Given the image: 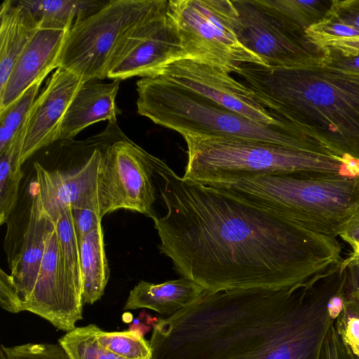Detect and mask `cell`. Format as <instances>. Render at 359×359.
<instances>
[{
  "label": "cell",
  "instance_id": "4dcf8cb0",
  "mask_svg": "<svg viewBox=\"0 0 359 359\" xmlns=\"http://www.w3.org/2000/svg\"><path fill=\"white\" fill-rule=\"evenodd\" d=\"M74 230L79 245L86 236L99 227L102 217L99 212L91 209H72Z\"/></svg>",
  "mask_w": 359,
  "mask_h": 359
},
{
  "label": "cell",
  "instance_id": "e0dca14e",
  "mask_svg": "<svg viewBox=\"0 0 359 359\" xmlns=\"http://www.w3.org/2000/svg\"><path fill=\"white\" fill-rule=\"evenodd\" d=\"M121 80L102 83L94 79L85 81L71 102L63 118L60 140H72L86 127L101 121L116 123L121 110L115 100Z\"/></svg>",
  "mask_w": 359,
  "mask_h": 359
},
{
  "label": "cell",
  "instance_id": "e575fe53",
  "mask_svg": "<svg viewBox=\"0 0 359 359\" xmlns=\"http://www.w3.org/2000/svg\"><path fill=\"white\" fill-rule=\"evenodd\" d=\"M339 236L349 245L359 243V207Z\"/></svg>",
  "mask_w": 359,
  "mask_h": 359
},
{
  "label": "cell",
  "instance_id": "ac0fdd59",
  "mask_svg": "<svg viewBox=\"0 0 359 359\" xmlns=\"http://www.w3.org/2000/svg\"><path fill=\"white\" fill-rule=\"evenodd\" d=\"M205 291L183 277L158 284L141 280L130 290L123 309H149L170 317L194 304Z\"/></svg>",
  "mask_w": 359,
  "mask_h": 359
},
{
  "label": "cell",
  "instance_id": "52a82bcc",
  "mask_svg": "<svg viewBox=\"0 0 359 359\" xmlns=\"http://www.w3.org/2000/svg\"><path fill=\"white\" fill-rule=\"evenodd\" d=\"M166 0H112L76 20L66 36L59 67L85 81L107 78L130 38Z\"/></svg>",
  "mask_w": 359,
  "mask_h": 359
},
{
  "label": "cell",
  "instance_id": "9a60e30c",
  "mask_svg": "<svg viewBox=\"0 0 359 359\" xmlns=\"http://www.w3.org/2000/svg\"><path fill=\"white\" fill-rule=\"evenodd\" d=\"M84 82L81 77L62 67L52 74L29 112L20 157L21 165L36 151L60 140L63 118Z\"/></svg>",
  "mask_w": 359,
  "mask_h": 359
},
{
  "label": "cell",
  "instance_id": "8992f818",
  "mask_svg": "<svg viewBox=\"0 0 359 359\" xmlns=\"http://www.w3.org/2000/svg\"><path fill=\"white\" fill-rule=\"evenodd\" d=\"M266 208L311 231L336 238L359 207V174L268 175L214 187Z\"/></svg>",
  "mask_w": 359,
  "mask_h": 359
},
{
  "label": "cell",
  "instance_id": "f1b7e54d",
  "mask_svg": "<svg viewBox=\"0 0 359 359\" xmlns=\"http://www.w3.org/2000/svg\"><path fill=\"white\" fill-rule=\"evenodd\" d=\"M323 20L344 23L359 29V0H333Z\"/></svg>",
  "mask_w": 359,
  "mask_h": 359
},
{
  "label": "cell",
  "instance_id": "8fae6325",
  "mask_svg": "<svg viewBox=\"0 0 359 359\" xmlns=\"http://www.w3.org/2000/svg\"><path fill=\"white\" fill-rule=\"evenodd\" d=\"M156 76L254 121L266 124L287 122L263 105L247 85L210 64L184 57L168 64Z\"/></svg>",
  "mask_w": 359,
  "mask_h": 359
},
{
  "label": "cell",
  "instance_id": "cb8c5ba5",
  "mask_svg": "<svg viewBox=\"0 0 359 359\" xmlns=\"http://www.w3.org/2000/svg\"><path fill=\"white\" fill-rule=\"evenodd\" d=\"M94 324L76 327L58 339L69 359H127L100 346Z\"/></svg>",
  "mask_w": 359,
  "mask_h": 359
},
{
  "label": "cell",
  "instance_id": "d590c367",
  "mask_svg": "<svg viewBox=\"0 0 359 359\" xmlns=\"http://www.w3.org/2000/svg\"><path fill=\"white\" fill-rule=\"evenodd\" d=\"M350 245L352 247L353 250V253H354L356 256L359 257V243H353Z\"/></svg>",
  "mask_w": 359,
  "mask_h": 359
},
{
  "label": "cell",
  "instance_id": "8d00e7d4",
  "mask_svg": "<svg viewBox=\"0 0 359 359\" xmlns=\"http://www.w3.org/2000/svg\"><path fill=\"white\" fill-rule=\"evenodd\" d=\"M346 302L351 304L359 312V302L346 299Z\"/></svg>",
  "mask_w": 359,
  "mask_h": 359
},
{
  "label": "cell",
  "instance_id": "5bb4252c",
  "mask_svg": "<svg viewBox=\"0 0 359 359\" xmlns=\"http://www.w3.org/2000/svg\"><path fill=\"white\" fill-rule=\"evenodd\" d=\"M102 161L103 153L95 149L85 164L72 173L49 171L34 163V188L41 207L55 224L67 208L100 212L98 189Z\"/></svg>",
  "mask_w": 359,
  "mask_h": 359
},
{
  "label": "cell",
  "instance_id": "4316f807",
  "mask_svg": "<svg viewBox=\"0 0 359 359\" xmlns=\"http://www.w3.org/2000/svg\"><path fill=\"white\" fill-rule=\"evenodd\" d=\"M43 81L32 85L17 100L0 112V152L5 149L27 118Z\"/></svg>",
  "mask_w": 359,
  "mask_h": 359
},
{
  "label": "cell",
  "instance_id": "7a4b0ae2",
  "mask_svg": "<svg viewBox=\"0 0 359 359\" xmlns=\"http://www.w3.org/2000/svg\"><path fill=\"white\" fill-rule=\"evenodd\" d=\"M344 285L341 270L330 268L292 287L205 290L158 319L152 359H322L334 321L328 302Z\"/></svg>",
  "mask_w": 359,
  "mask_h": 359
},
{
  "label": "cell",
  "instance_id": "f546056e",
  "mask_svg": "<svg viewBox=\"0 0 359 359\" xmlns=\"http://www.w3.org/2000/svg\"><path fill=\"white\" fill-rule=\"evenodd\" d=\"M334 322L323 344L322 359H357L337 331Z\"/></svg>",
  "mask_w": 359,
  "mask_h": 359
},
{
  "label": "cell",
  "instance_id": "83f0119b",
  "mask_svg": "<svg viewBox=\"0 0 359 359\" xmlns=\"http://www.w3.org/2000/svg\"><path fill=\"white\" fill-rule=\"evenodd\" d=\"M334 323L339 335L359 358V312L345 302L343 311Z\"/></svg>",
  "mask_w": 359,
  "mask_h": 359
},
{
  "label": "cell",
  "instance_id": "ffe728a7",
  "mask_svg": "<svg viewBox=\"0 0 359 359\" xmlns=\"http://www.w3.org/2000/svg\"><path fill=\"white\" fill-rule=\"evenodd\" d=\"M83 304H93L104 294L109 276L102 225L85 236L80 245Z\"/></svg>",
  "mask_w": 359,
  "mask_h": 359
},
{
  "label": "cell",
  "instance_id": "d4e9b609",
  "mask_svg": "<svg viewBox=\"0 0 359 359\" xmlns=\"http://www.w3.org/2000/svg\"><path fill=\"white\" fill-rule=\"evenodd\" d=\"M333 0H266L285 18L305 31L322 22L328 15Z\"/></svg>",
  "mask_w": 359,
  "mask_h": 359
},
{
  "label": "cell",
  "instance_id": "30bf717a",
  "mask_svg": "<svg viewBox=\"0 0 359 359\" xmlns=\"http://www.w3.org/2000/svg\"><path fill=\"white\" fill-rule=\"evenodd\" d=\"M154 156L127 138L117 140L103 153L99 180V206L102 218L119 209L151 219L156 189Z\"/></svg>",
  "mask_w": 359,
  "mask_h": 359
},
{
  "label": "cell",
  "instance_id": "4fadbf2b",
  "mask_svg": "<svg viewBox=\"0 0 359 359\" xmlns=\"http://www.w3.org/2000/svg\"><path fill=\"white\" fill-rule=\"evenodd\" d=\"M55 226L42 210L34 188L20 248L10 263L11 274L2 269L0 272V304L4 310L21 312L34 287L48 236Z\"/></svg>",
  "mask_w": 359,
  "mask_h": 359
},
{
  "label": "cell",
  "instance_id": "484cf974",
  "mask_svg": "<svg viewBox=\"0 0 359 359\" xmlns=\"http://www.w3.org/2000/svg\"><path fill=\"white\" fill-rule=\"evenodd\" d=\"M95 332L99 344L119 356L127 359H152L150 342L137 332H106L96 325Z\"/></svg>",
  "mask_w": 359,
  "mask_h": 359
},
{
  "label": "cell",
  "instance_id": "836d02e7",
  "mask_svg": "<svg viewBox=\"0 0 359 359\" xmlns=\"http://www.w3.org/2000/svg\"><path fill=\"white\" fill-rule=\"evenodd\" d=\"M327 53L328 59L323 64L324 65L344 72L359 74V55L344 57L329 51Z\"/></svg>",
  "mask_w": 359,
  "mask_h": 359
},
{
  "label": "cell",
  "instance_id": "6da1fadb",
  "mask_svg": "<svg viewBox=\"0 0 359 359\" xmlns=\"http://www.w3.org/2000/svg\"><path fill=\"white\" fill-rule=\"evenodd\" d=\"M167 212L155 217L161 252L210 292L302 285L339 263L341 246L222 188L184 180L154 157Z\"/></svg>",
  "mask_w": 359,
  "mask_h": 359
},
{
  "label": "cell",
  "instance_id": "74e56055",
  "mask_svg": "<svg viewBox=\"0 0 359 359\" xmlns=\"http://www.w3.org/2000/svg\"><path fill=\"white\" fill-rule=\"evenodd\" d=\"M0 359H6L2 353L0 352Z\"/></svg>",
  "mask_w": 359,
  "mask_h": 359
},
{
  "label": "cell",
  "instance_id": "44dd1931",
  "mask_svg": "<svg viewBox=\"0 0 359 359\" xmlns=\"http://www.w3.org/2000/svg\"><path fill=\"white\" fill-rule=\"evenodd\" d=\"M39 28L69 31L73 23L99 10L105 3L95 0H26Z\"/></svg>",
  "mask_w": 359,
  "mask_h": 359
},
{
  "label": "cell",
  "instance_id": "5b68a950",
  "mask_svg": "<svg viewBox=\"0 0 359 359\" xmlns=\"http://www.w3.org/2000/svg\"><path fill=\"white\" fill-rule=\"evenodd\" d=\"M183 137L187 162L182 178L205 186L217 187L268 175L359 174V163L349 158L241 139Z\"/></svg>",
  "mask_w": 359,
  "mask_h": 359
},
{
  "label": "cell",
  "instance_id": "3957f363",
  "mask_svg": "<svg viewBox=\"0 0 359 359\" xmlns=\"http://www.w3.org/2000/svg\"><path fill=\"white\" fill-rule=\"evenodd\" d=\"M261 103L334 155L359 163V74L324 65L271 68L240 65L236 73Z\"/></svg>",
  "mask_w": 359,
  "mask_h": 359
},
{
  "label": "cell",
  "instance_id": "9c48e42d",
  "mask_svg": "<svg viewBox=\"0 0 359 359\" xmlns=\"http://www.w3.org/2000/svg\"><path fill=\"white\" fill-rule=\"evenodd\" d=\"M237 11L234 29L241 43L271 68H301L323 65L325 48L306 31L268 4L266 0H233Z\"/></svg>",
  "mask_w": 359,
  "mask_h": 359
},
{
  "label": "cell",
  "instance_id": "2e32d148",
  "mask_svg": "<svg viewBox=\"0 0 359 359\" xmlns=\"http://www.w3.org/2000/svg\"><path fill=\"white\" fill-rule=\"evenodd\" d=\"M68 31L40 29L15 62L0 89V112L17 100L29 87L59 67L61 50Z\"/></svg>",
  "mask_w": 359,
  "mask_h": 359
},
{
  "label": "cell",
  "instance_id": "ba28073f",
  "mask_svg": "<svg viewBox=\"0 0 359 359\" xmlns=\"http://www.w3.org/2000/svg\"><path fill=\"white\" fill-rule=\"evenodd\" d=\"M168 15L187 57L231 73L262 60L239 41L234 29L237 11L229 0H169Z\"/></svg>",
  "mask_w": 359,
  "mask_h": 359
},
{
  "label": "cell",
  "instance_id": "d6986e66",
  "mask_svg": "<svg viewBox=\"0 0 359 359\" xmlns=\"http://www.w3.org/2000/svg\"><path fill=\"white\" fill-rule=\"evenodd\" d=\"M39 22L32 10L22 3L5 0L0 7V89L32 36Z\"/></svg>",
  "mask_w": 359,
  "mask_h": 359
},
{
  "label": "cell",
  "instance_id": "7c38bea8",
  "mask_svg": "<svg viewBox=\"0 0 359 359\" xmlns=\"http://www.w3.org/2000/svg\"><path fill=\"white\" fill-rule=\"evenodd\" d=\"M168 8V4L130 38L107 79L155 76L168 64L187 57Z\"/></svg>",
  "mask_w": 359,
  "mask_h": 359
},
{
  "label": "cell",
  "instance_id": "7402d4cb",
  "mask_svg": "<svg viewBox=\"0 0 359 359\" xmlns=\"http://www.w3.org/2000/svg\"><path fill=\"white\" fill-rule=\"evenodd\" d=\"M28 116V115H27ZM27 116L5 149L0 152V224L6 223L18 198L23 172L20 157L23 145Z\"/></svg>",
  "mask_w": 359,
  "mask_h": 359
},
{
  "label": "cell",
  "instance_id": "f35d334b",
  "mask_svg": "<svg viewBox=\"0 0 359 359\" xmlns=\"http://www.w3.org/2000/svg\"><path fill=\"white\" fill-rule=\"evenodd\" d=\"M355 357L357 358V359H359V358H358V357H357L356 355H355Z\"/></svg>",
  "mask_w": 359,
  "mask_h": 359
},
{
  "label": "cell",
  "instance_id": "d6a6232c",
  "mask_svg": "<svg viewBox=\"0 0 359 359\" xmlns=\"http://www.w3.org/2000/svg\"><path fill=\"white\" fill-rule=\"evenodd\" d=\"M327 51L344 57L359 55V38L331 39L319 43Z\"/></svg>",
  "mask_w": 359,
  "mask_h": 359
},
{
  "label": "cell",
  "instance_id": "1f68e13d",
  "mask_svg": "<svg viewBox=\"0 0 359 359\" xmlns=\"http://www.w3.org/2000/svg\"><path fill=\"white\" fill-rule=\"evenodd\" d=\"M345 299L359 302V257L354 253L342 260Z\"/></svg>",
  "mask_w": 359,
  "mask_h": 359
},
{
  "label": "cell",
  "instance_id": "277c9868",
  "mask_svg": "<svg viewBox=\"0 0 359 359\" xmlns=\"http://www.w3.org/2000/svg\"><path fill=\"white\" fill-rule=\"evenodd\" d=\"M136 85L137 113L182 137L241 139L334 156L289 122L254 121L158 76L140 79Z\"/></svg>",
  "mask_w": 359,
  "mask_h": 359
},
{
  "label": "cell",
  "instance_id": "603a6c76",
  "mask_svg": "<svg viewBox=\"0 0 359 359\" xmlns=\"http://www.w3.org/2000/svg\"><path fill=\"white\" fill-rule=\"evenodd\" d=\"M55 225L60 259L67 284L72 293L83 302L80 245L73 224L72 208L61 214Z\"/></svg>",
  "mask_w": 359,
  "mask_h": 359
}]
</instances>
